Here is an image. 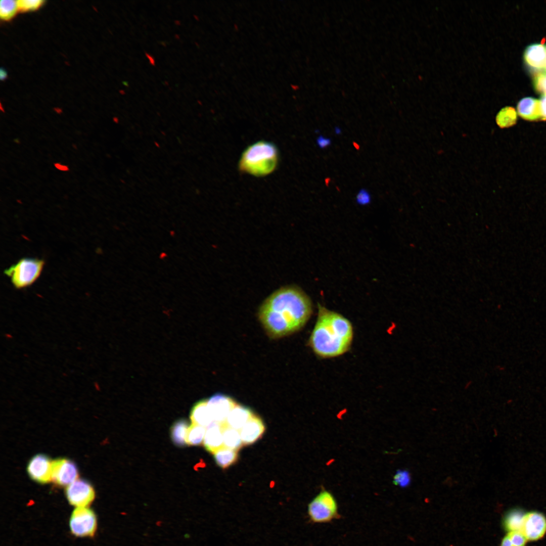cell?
Masks as SVG:
<instances>
[{
	"mask_svg": "<svg viewBox=\"0 0 546 546\" xmlns=\"http://www.w3.org/2000/svg\"><path fill=\"white\" fill-rule=\"evenodd\" d=\"M312 312L309 297L298 287L290 286L269 295L260 306L258 317L267 335L278 339L301 330Z\"/></svg>",
	"mask_w": 546,
	"mask_h": 546,
	"instance_id": "obj_1",
	"label": "cell"
},
{
	"mask_svg": "<svg viewBox=\"0 0 546 546\" xmlns=\"http://www.w3.org/2000/svg\"><path fill=\"white\" fill-rule=\"evenodd\" d=\"M353 337L351 322L342 315L318 304L317 320L308 344L321 358L341 355L350 348Z\"/></svg>",
	"mask_w": 546,
	"mask_h": 546,
	"instance_id": "obj_2",
	"label": "cell"
},
{
	"mask_svg": "<svg viewBox=\"0 0 546 546\" xmlns=\"http://www.w3.org/2000/svg\"><path fill=\"white\" fill-rule=\"evenodd\" d=\"M279 160L276 146L271 142L259 141L243 151L239 161V170L255 176H264L275 171Z\"/></svg>",
	"mask_w": 546,
	"mask_h": 546,
	"instance_id": "obj_3",
	"label": "cell"
},
{
	"mask_svg": "<svg viewBox=\"0 0 546 546\" xmlns=\"http://www.w3.org/2000/svg\"><path fill=\"white\" fill-rule=\"evenodd\" d=\"M44 263L42 259L23 258L5 269L4 274L10 278L15 288L21 289L31 286L37 280Z\"/></svg>",
	"mask_w": 546,
	"mask_h": 546,
	"instance_id": "obj_4",
	"label": "cell"
},
{
	"mask_svg": "<svg viewBox=\"0 0 546 546\" xmlns=\"http://www.w3.org/2000/svg\"><path fill=\"white\" fill-rule=\"evenodd\" d=\"M337 509L334 496L329 491L323 490L309 504L308 514L314 522H327L336 517Z\"/></svg>",
	"mask_w": 546,
	"mask_h": 546,
	"instance_id": "obj_5",
	"label": "cell"
},
{
	"mask_svg": "<svg viewBox=\"0 0 546 546\" xmlns=\"http://www.w3.org/2000/svg\"><path fill=\"white\" fill-rule=\"evenodd\" d=\"M97 527L95 512L88 507H78L73 511L69 519L71 533L77 537L92 536Z\"/></svg>",
	"mask_w": 546,
	"mask_h": 546,
	"instance_id": "obj_6",
	"label": "cell"
},
{
	"mask_svg": "<svg viewBox=\"0 0 546 546\" xmlns=\"http://www.w3.org/2000/svg\"><path fill=\"white\" fill-rule=\"evenodd\" d=\"M65 494L70 504L76 508L88 507L95 497L92 485L82 479H77L68 485Z\"/></svg>",
	"mask_w": 546,
	"mask_h": 546,
	"instance_id": "obj_7",
	"label": "cell"
},
{
	"mask_svg": "<svg viewBox=\"0 0 546 546\" xmlns=\"http://www.w3.org/2000/svg\"><path fill=\"white\" fill-rule=\"evenodd\" d=\"M52 481L60 486H68L78 476L76 464L67 458H58L52 463Z\"/></svg>",
	"mask_w": 546,
	"mask_h": 546,
	"instance_id": "obj_8",
	"label": "cell"
},
{
	"mask_svg": "<svg viewBox=\"0 0 546 546\" xmlns=\"http://www.w3.org/2000/svg\"><path fill=\"white\" fill-rule=\"evenodd\" d=\"M520 532L528 540L542 538L546 532V518L542 513L531 511L524 514Z\"/></svg>",
	"mask_w": 546,
	"mask_h": 546,
	"instance_id": "obj_9",
	"label": "cell"
},
{
	"mask_svg": "<svg viewBox=\"0 0 546 546\" xmlns=\"http://www.w3.org/2000/svg\"><path fill=\"white\" fill-rule=\"evenodd\" d=\"M237 402L232 398L221 393H216L207 399V406L213 422L222 423Z\"/></svg>",
	"mask_w": 546,
	"mask_h": 546,
	"instance_id": "obj_10",
	"label": "cell"
},
{
	"mask_svg": "<svg viewBox=\"0 0 546 546\" xmlns=\"http://www.w3.org/2000/svg\"><path fill=\"white\" fill-rule=\"evenodd\" d=\"M52 463L50 459L44 454H37L29 461L27 471L29 476L40 484L52 481Z\"/></svg>",
	"mask_w": 546,
	"mask_h": 546,
	"instance_id": "obj_11",
	"label": "cell"
},
{
	"mask_svg": "<svg viewBox=\"0 0 546 546\" xmlns=\"http://www.w3.org/2000/svg\"><path fill=\"white\" fill-rule=\"evenodd\" d=\"M524 60L528 69L535 74L542 71L546 67V45L541 43L528 46L524 51Z\"/></svg>",
	"mask_w": 546,
	"mask_h": 546,
	"instance_id": "obj_12",
	"label": "cell"
},
{
	"mask_svg": "<svg viewBox=\"0 0 546 546\" xmlns=\"http://www.w3.org/2000/svg\"><path fill=\"white\" fill-rule=\"evenodd\" d=\"M265 426L262 420L254 414L240 430L243 445H250L262 436Z\"/></svg>",
	"mask_w": 546,
	"mask_h": 546,
	"instance_id": "obj_13",
	"label": "cell"
},
{
	"mask_svg": "<svg viewBox=\"0 0 546 546\" xmlns=\"http://www.w3.org/2000/svg\"><path fill=\"white\" fill-rule=\"evenodd\" d=\"M203 444L205 449L212 453L223 446L222 423L213 422L206 427Z\"/></svg>",
	"mask_w": 546,
	"mask_h": 546,
	"instance_id": "obj_14",
	"label": "cell"
},
{
	"mask_svg": "<svg viewBox=\"0 0 546 546\" xmlns=\"http://www.w3.org/2000/svg\"><path fill=\"white\" fill-rule=\"evenodd\" d=\"M518 114L530 121L541 119L539 100L531 97L524 98L517 105Z\"/></svg>",
	"mask_w": 546,
	"mask_h": 546,
	"instance_id": "obj_15",
	"label": "cell"
},
{
	"mask_svg": "<svg viewBox=\"0 0 546 546\" xmlns=\"http://www.w3.org/2000/svg\"><path fill=\"white\" fill-rule=\"evenodd\" d=\"M254 414L249 408L237 403L230 412L226 422L232 428L240 430Z\"/></svg>",
	"mask_w": 546,
	"mask_h": 546,
	"instance_id": "obj_16",
	"label": "cell"
},
{
	"mask_svg": "<svg viewBox=\"0 0 546 546\" xmlns=\"http://www.w3.org/2000/svg\"><path fill=\"white\" fill-rule=\"evenodd\" d=\"M190 419L193 424L205 427L213 422L207 406V399L200 400L194 405L191 411Z\"/></svg>",
	"mask_w": 546,
	"mask_h": 546,
	"instance_id": "obj_17",
	"label": "cell"
},
{
	"mask_svg": "<svg viewBox=\"0 0 546 546\" xmlns=\"http://www.w3.org/2000/svg\"><path fill=\"white\" fill-rule=\"evenodd\" d=\"M223 446L238 451L243 445L240 430L229 426L226 421L222 423Z\"/></svg>",
	"mask_w": 546,
	"mask_h": 546,
	"instance_id": "obj_18",
	"label": "cell"
},
{
	"mask_svg": "<svg viewBox=\"0 0 546 546\" xmlns=\"http://www.w3.org/2000/svg\"><path fill=\"white\" fill-rule=\"evenodd\" d=\"M238 451L223 446L213 453L214 458L216 464L224 469L237 461Z\"/></svg>",
	"mask_w": 546,
	"mask_h": 546,
	"instance_id": "obj_19",
	"label": "cell"
},
{
	"mask_svg": "<svg viewBox=\"0 0 546 546\" xmlns=\"http://www.w3.org/2000/svg\"><path fill=\"white\" fill-rule=\"evenodd\" d=\"M524 513L519 509L510 511L505 516L503 524L505 529L508 531H520Z\"/></svg>",
	"mask_w": 546,
	"mask_h": 546,
	"instance_id": "obj_20",
	"label": "cell"
},
{
	"mask_svg": "<svg viewBox=\"0 0 546 546\" xmlns=\"http://www.w3.org/2000/svg\"><path fill=\"white\" fill-rule=\"evenodd\" d=\"M188 427V423L185 420L181 419L174 423L171 428V437L175 445L178 446L185 445Z\"/></svg>",
	"mask_w": 546,
	"mask_h": 546,
	"instance_id": "obj_21",
	"label": "cell"
},
{
	"mask_svg": "<svg viewBox=\"0 0 546 546\" xmlns=\"http://www.w3.org/2000/svg\"><path fill=\"white\" fill-rule=\"evenodd\" d=\"M517 117V113L513 108L505 107L498 112L495 120L497 125L503 128L513 125L516 122Z\"/></svg>",
	"mask_w": 546,
	"mask_h": 546,
	"instance_id": "obj_22",
	"label": "cell"
},
{
	"mask_svg": "<svg viewBox=\"0 0 546 546\" xmlns=\"http://www.w3.org/2000/svg\"><path fill=\"white\" fill-rule=\"evenodd\" d=\"M206 431V427L192 423L189 426L187 430L186 443L189 445L201 444L204 441Z\"/></svg>",
	"mask_w": 546,
	"mask_h": 546,
	"instance_id": "obj_23",
	"label": "cell"
},
{
	"mask_svg": "<svg viewBox=\"0 0 546 546\" xmlns=\"http://www.w3.org/2000/svg\"><path fill=\"white\" fill-rule=\"evenodd\" d=\"M18 11L17 2L13 0H2L0 2V16L2 19L9 20Z\"/></svg>",
	"mask_w": 546,
	"mask_h": 546,
	"instance_id": "obj_24",
	"label": "cell"
},
{
	"mask_svg": "<svg viewBox=\"0 0 546 546\" xmlns=\"http://www.w3.org/2000/svg\"><path fill=\"white\" fill-rule=\"evenodd\" d=\"M526 540L520 531L510 532L503 539L500 546H525Z\"/></svg>",
	"mask_w": 546,
	"mask_h": 546,
	"instance_id": "obj_25",
	"label": "cell"
},
{
	"mask_svg": "<svg viewBox=\"0 0 546 546\" xmlns=\"http://www.w3.org/2000/svg\"><path fill=\"white\" fill-rule=\"evenodd\" d=\"M393 483L401 487H405L410 484L411 478L410 473L405 470H398L394 476Z\"/></svg>",
	"mask_w": 546,
	"mask_h": 546,
	"instance_id": "obj_26",
	"label": "cell"
},
{
	"mask_svg": "<svg viewBox=\"0 0 546 546\" xmlns=\"http://www.w3.org/2000/svg\"><path fill=\"white\" fill-rule=\"evenodd\" d=\"M17 2L18 11L21 12L35 10L44 2L42 0H19Z\"/></svg>",
	"mask_w": 546,
	"mask_h": 546,
	"instance_id": "obj_27",
	"label": "cell"
},
{
	"mask_svg": "<svg viewBox=\"0 0 546 546\" xmlns=\"http://www.w3.org/2000/svg\"><path fill=\"white\" fill-rule=\"evenodd\" d=\"M533 86L537 93L546 94V71H541L534 74Z\"/></svg>",
	"mask_w": 546,
	"mask_h": 546,
	"instance_id": "obj_28",
	"label": "cell"
},
{
	"mask_svg": "<svg viewBox=\"0 0 546 546\" xmlns=\"http://www.w3.org/2000/svg\"><path fill=\"white\" fill-rule=\"evenodd\" d=\"M356 201L360 204L365 205L371 201V195L368 190L365 188L359 190L356 195Z\"/></svg>",
	"mask_w": 546,
	"mask_h": 546,
	"instance_id": "obj_29",
	"label": "cell"
},
{
	"mask_svg": "<svg viewBox=\"0 0 546 546\" xmlns=\"http://www.w3.org/2000/svg\"><path fill=\"white\" fill-rule=\"evenodd\" d=\"M539 102L541 119L546 120V94L541 96Z\"/></svg>",
	"mask_w": 546,
	"mask_h": 546,
	"instance_id": "obj_30",
	"label": "cell"
},
{
	"mask_svg": "<svg viewBox=\"0 0 546 546\" xmlns=\"http://www.w3.org/2000/svg\"><path fill=\"white\" fill-rule=\"evenodd\" d=\"M316 141L317 146L321 149H325L331 144V139L326 138L322 135H320L316 139Z\"/></svg>",
	"mask_w": 546,
	"mask_h": 546,
	"instance_id": "obj_31",
	"label": "cell"
},
{
	"mask_svg": "<svg viewBox=\"0 0 546 546\" xmlns=\"http://www.w3.org/2000/svg\"><path fill=\"white\" fill-rule=\"evenodd\" d=\"M54 165L56 169L62 171H68L69 170V168L67 165L60 163L56 162L54 164Z\"/></svg>",
	"mask_w": 546,
	"mask_h": 546,
	"instance_id": "obj_32",
	"label": "cell"
},
{
	"mask_svg": "<svg viewBox=\"0 0 546 546\" xmlns=\"http://www.w3.org/2000/svg\"><path fill=\"white\" fill-rule=\"evenodd\" d=\"M145 54L147 58L149 60L150 64L152 66L155 65V61L154 58L147 52H145Z\"/></svg>",
	"mask_w": 546,
	"mask_h": 546,
	"instance_id": "obj_33",
	"label": "cell"
},
{
	"mask_svg": "<svg viewBox=\"0 0 546 546\" xmlns=\"http://www.w3.org/2000/svg\"><path fill=\"white\" fill-rule=\"evenodd\" d=\"M7 72L6 71V70L3 68H1V70H0V78H1V80L5 79L7 77Z\"/></svg>",
	"mask_w": 546,
	"mask_h": 546,
	"instance_id": "obj_34",
	"label": "cell"
},
{
	"mask_svg": "<svg viewBox=\"0 0 546 546\" xmlns=\"http://www.w3.org/2000/svg\"><path fill=\"white\" fill-rule=\"evenodd\" d=\"M334 131L336 134L339 135L341 133L342 130L339 126H336L334 129Z\"/></svg>",
	"mask_w": 546,
	"mask_h": 546,
	"instance_id": "obj_35",
	"label": "cell"
},
{
	"mask_svg": "<svg viewBox=\"0 0 546 546\" xmlns=\"http://www.w3.org/2000/svg\"><path fill=\"white\" fill-rule=\"evenodd\" d=\"M353 146L356 150L359 149L360 146L356 142H353Z\"/></svg>",
	"mask_w": 546,
	"mask_h": 546,
	"instance_id": "obj_36",
	"label": "cell"
},
{
	"mask_svg": "<svg viewBox=\"0 0 546 546\" xmlns=\"http://www.w3.org/2000/svg\"><path fill=\"white\" fill-rule=\"evenodd\" d=\"M174 24L177 26H179L181 24V22L179 20H176L174 21Z\"/></svg>",
	"mask_w": 546,
	"mask_h": 546,
	"instance_id": "obj_37",
	"label": "cell"
},
{
	"mask_svg": "<svg viewBox=\"0 0 546 546\" xmlns=\"http://www.w3.org/2000/svg\"><path fill=\"white\" fill-rule=\"evenodd\" d=\"M174 37H175V38H176V39H179L180 38V36H179V35H178V34H175L174 35Z\"/></svg>",
	"mask_w": 546,
	"mask_h": 546,
	"instance_id": "obj_38",
	"label": "cell"
},
{
	"mask_svg": "<svg viewBox=\"0 0 546 546\" xmlns=\"http://www.w3.org/2000/svg\"><path fill=\"white\" fill-rule=\"evenodd\" d=\"M119 92L122 95H124L125 94V92L123 90H120Z\"/></svg>",
	"mask_w": 546,
	"mask_h": 546,
	"instance_id": "obj_39",
	"label": "cell"
},
{
	"mask_svg": "<svg viewBox=\"0 0 546 546\" xmlns=\"http://www.w3.org/2000/svg\"><path fill=\"white\" fill-rule=\"evenodd\" d=\"M194 18H195V19L196 20H197V21H198V20H199V18H198V16H196V15H194Z\"/></svg>",
	"mask_w": 546,
	"mask_h": 546,
	"instance_id": "obj_40",
	"label": "cell"
},
{
	"mask_svg": "<svg viewBox=\"0 0 546 546\" xmlns=\"http://www.w3.org/2000/svg\"><path fill=\"white\" fill-rule=\"evenodd\" d=\"M164 83L167 86H168L169 85V83H168V82L167 81H165Z\"/></svg>",
	"mask_w": 546,
	"mask_h": 546,
	"instance_id": "obj_41",
	"label": "cell"
},
{
	"mask_svg": "<svg viewBox=\"0 0 546 546\" xmlns=\"http://www.w3.org/2000/svg\"><path fill=\"white\" fill-rule=\"evenodd\" d=\"M545 68H546V67H545Z\"/></svg>",
	"mask_w": 546,
	"mask_h": 546,
	"instance_id": "obj_42",
	"label": "cell"
}]
</instances>
